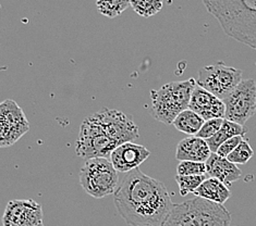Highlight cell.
<instances>
[{"label": "cell", "mask_w": 256, "mask_h": 226, "mask_svg": "<svg viewBox=\"0 0 256 226\" xmlns=\"http://www.w3.org/2000/svg\"><path fill=\"white\" fill-rule=\"evenodd\" d=\"M42 222V207L33 199L9 201L2 218L4 226H38Z\"/></svg>", "instance_id": "8fae6325"}, {"label": "cell", "mask_w": 256, "mask_h": 226, "mask_svg": "<svg viewBox=\"0 0 256 226\" xmlns=\"http://www.w3.org/2000/svg\"><path fill=\"white\" fill-rule=\"evenodd\" d=\"M212 152L207 140L198 136H188L184 138L176 146V159L179 161L206 162Z\"/></svg>", "instance_id": "5bb4252c"}, {"label": "cell", "mask_w": 256, "mask_h": 226, "mask_svg": "<svg viewBox=\"0 0 256 226\" xmlns=\"http://www.w3.org/2000/svg\"><path fill=\"white\" fill-rule=\"evenodd\" d=\"M206 163L180 161L176 167V175H207Z\"/></svg>", "instance_id": "603a6c76"}, {"label": "cell", "mask_w": 256, "mask_h": 226, "mask_svg": "<svg viewBox=\"0 0 256 226\" xmlns=\"http://www.w3.org/2000/svg\"><path fill=\"white\" fill-rule=\"evenodd\" d=\"M188 109L200 114L205 121L212 119H224L226 114L224 100L219 99L218 97L200 87V85H196L193 90Z\"/></svg>", "instance_id": "4fadbf2b"}, {"label": "cell", "mask_w": 256, "mask_h": 226, "mask_svg": "<svg viewBox=\"0 0 256 226\" xmlns=\"http://www.w3.org/2000/svg\"><path fill=\"white\" fill-rule=\"evenodd\" d=\"M198 83L194 78L164 84L160 89L150 90V112L164 124H172L178 115L188 109L192 93Z\"/></svg>", "instance_id": "277c9868"}, {"label": "cell", "mask_w": 256, "mask_h": 226, "mask_svg": "<svg viewBox=\"0 0 256 226\" xmlns=\"http://www.w3.org/2000/svg\"><path fill=\"white\" fill-rule=\"evenodd\" d=\"M132 9L140 16L150 17L162 9L164 0H130Z\"/></svg>", "instance_id": "ffe728a7"}, {"label": "cell", "mask_w": 256, "mask_h": 226, "mask_svg": "<svg viewBox=\"0 0 256 226\" xmlns=\"http://www.w3.org/2000/svg\"><path fill=\"white\" fill-rule=\"evenodd\" d=\"M38 226H44V224H40V225H38Z\"/></svg>", "instance_id": "484cf974"}, {"label": "cell", "mask_w": 256, "mask_h": 226, "mask_svg": "<svg viewBox=\"0 0 256 226\" xmlns=\"http://www.w3.org/2000/svg\"><path fill=\"white\" fill-rule=\"evenodd\" d=\"M224 119L244 125L256 112V82L253 78L243 79L224 99Z\"/></svg>", "instance_id": "ba28073f"}, {"label": "cell", "mask_w": 256, "mask_h": 226, "mask_svg": "<svg viewBox=\"0 0 256 226\" xmlns=\"http://www.w3.org/2000/svg\"><path fill=\"white\" fill-rule=\"evenodd\" d=\"M80 185L96 199L114 195L119 186V172L110 159L94 158L85 161L78 175Z\"/></svg>", "instance_id": "5b68a950"}, {"label": "cell", "mask_w": 256, "mask_h": 226, "mask_svg": "<svg viewBox=\"0 0 256 226\" xmlns=\"http://www.w3.org/2000/svg\"><path fill=\"white\" fill-rule=\"evenodd\" d=\"M207 175L212 179H217L224 183L226 185H231L240 179L242 172L236 167V164L230 162L227 158L212 154L206 162Z\"/></svg>", "instance_id": "9a60e30c"}, {"label": "cell", "mask_w": 256, "mask_h": 226, "mask_svg": "<svg viewBox=\"0 0 256 226\" xmlns=\"http://www.w3.org/2000/svg\"><path fill=\"white\" fill-rule=\"evenodd\" d=\"M206 179V175H176V182L179 186L181 196H186L196 192Z\"/></svg>", "instance_id": "44dd1931"}, {"label": "cell", "mask_w": 256, "mask_h": 226, "mask_svg": "<svg viewBox=\"0 0 256 226\" xmlns=\"http://www.w3.org/2000/svg\"><path fill=\"white\" fill-rule=\"evenodd\" d=\"M224 119H212L208 121H205V123L203 124L202 128H200V132L198 133V137L202 138V139H210L214 135L218 133V131L220 130V127L222 126Z\"/></svg>", "instance_id": "cb8c5ba5"}, {"label": "cell", "mask_w": 256, "mask_h": 226, "mask_svg": "<svg viewBox=\"0 0 256 226\" xmlns=\"http://www.w3.org/2000/svg\"><path fill=\"white\" fill-rule=\"evenodd\" d=\"M130 5V0H96L97 10L109 19L117 17Z\"/></svg>", "instance_id": "d6986e66"}, {"label": "cell", "mask_w": 256, "mask_h": 226, "mask_svg": "<svg viewBox=\"0 0 256 226\" xmlns=\"http://www.w3.org/2000/svg\"><path fill=\"white\" fill-rule=\"evenodd\" d=\"M231 215L224 205L194 197L174 205L162 226H230Z\"/></svg>", "instance_id": "3957f363"}, {"label": "cell", "mask_w": 256, "mask_h": 226, "mask_svg": "<svg viewBox=\"0 0 256 226\" xmlns=\"http://www.w3.org/2000/svg\"><path fill=\"white\" fill-rule=\"evenodd\" d=\"M242 81L241 70L218 61L215 64L206 65L200 70L196 83L224 100Z\"/></svg>", "instance_id": "52a82bcc"}, {"label": "cell", "mask_w": 256, "mask_h": 226, "mask_svg": "<svg viewBox=\"0 0 256 226\" xmlns=\"http://www.w3.org/2000/svg\"><path fill=\"white\" fill-rule=\"evenodd\" d=\"M243 139H244V136H236L234 138L227 140V142H224L220 146V147L218 148L216 154L220 157L227 158L231 154V152H232L238 147V146L240 145V143Z\"/></svg>", "instance_id": "d4e9b609"}, {"label": "cell", "mask_w": 256, "mask_h": 226, "mask_svg": "<svg viewBox=\"0 0 256 226\" xmlns=\"http://www.w3.org/2000/svg\"><path fill=\"white\" fill-rule=\"evenodd\" d=\"M194 195L195 197L210 200L215 204L224 205L231 197V192L224 183L217 179L208 177L196 189Z\"/></svg>", "instance_id": "2e32d148"}, {"label": "cell", "mask_w": 256, "mask_h": 226, "mask_svg": "<svg viewBox=\"0 0 256 226\" xmlns=\"http://www.w3.org/2000/svg\"><path fill=\"white\" fill-rule=\"evenodd\" d=\"M117 147L118 145L108 137L93 114L83 120L76 142V152L78 157L86 160L94 158L108 159Z\"/></svg>", "instance_id": "8992f818"}, {"label": "cell", "mask_w": 256, "mask_h": 226, "mask_svg": "<svg viewBox=\"0 0 256 226\" xmlns=\"http://www.w3.org/2000/svg\"><path fill=\"white\" fill-rule=\"evenodd\" d=\"M150 151L136 143H126L118 146L110 155V161L119 173H129L138 169L148 159Z\"/></svg>", "instance_id": "7c38bea8"}, {"label": "cell", "mask_w": 256, "mask_h": 226, "mask_svg": "<svg viewBox=\"0 0 256 226\" xmlns=\"http://www.w3.org/2000/svg\"><path fill=\"white\" fill-rule=\"evenodd\" d=\"M108 137L118 146L126 143H134L140 137L138 126L134 123L132 117L126 113L104 108L93 114Z\"/></svg>", "instance_id": "9c48e42d"}, {"label": "cell", "mask_w": 256, "mask_h": 226, "mask_svg": "<svg viewBox=\"0 0 256 226\" xmlns=\"http://www.w3.org/2000/svg\"><path fill=\"white\" fill-rule=\"evenodd\" d=\"M254 156V150L251 147V145L248 144V140L243 139L240 143V145L231 152V154L227 157L230 162L234 164H246Z\"/></svg>", "instance_id": "7402d4cb"}, {"label": "cell", "mask_w": 256, "mask_h": 226, "mask_svg": "<svg viewBox=\"0 0 256 226\" xmlns=\"http://www.w3.org/2000/svg\"><path fill=\"white\" fill-rule=\"evenodd\" d=\"M114 203L130 226H162L174 207L164 183L140 168L126 173L114 194Z\"/></svg>", "instance_id": "6da1fadb"}, {"label": "cell", "mask_w": 256, "mask_h": 226, "mask_svg": "<svg viewBox=\"0 0 256 226\" xmlns=\"http://www.w3.org/2000/svg\"><path fill=\"white\" fill-rule=\"evenodd\" d=\"M229 37L256 50V0H203Z\"/></svg>", "instance_id": "7a4b0ae2"}, {"label": "cell", "mask_w": 256, "mask_h": 226, "mask_svg": "<svg viewBox=\"0 0 256 226\" xmlns=\"http://www.w3.org/2000/svg\"><path fill=\"white\" fill-rule=\"evenodd\" d=\"M30 131L26 113L18 103L7 99L0 105V146L10 147Z\"/></svg>", "instance_id": "30bf717a"}, {"label": "cell", "mask_w": 256, "mask_h": 226, "mask_svg": "<svg viewBox=\"0 0 256 226\" xmlns=\"http://www.w3.org/2000/svg\"><path fill=\"white\" fill-rule=\"evenodd\" d=\"M204 123L205 120L200 114L191 109H186L174 119L172 125L181 133L190 136H196Z\"/></svg>", "instance_id": "ac0fdd59"}, {"label": "cell", "mask_w": 256, "mask_h": 226, "mask_svg": "<svg viewBox=\"0 0 256 226\" xmlns=\"http://www.w3.org/2000/svg\"><path fill=\"white\" fill-rule=\"evenodd\" d=\"M248 128L244 125L238 124L234 123V122H231L224 119L220 130L218 131L216 135H214L210 139H207V144H208L212 154H216L218 148L220 147L224 142H227V140L236 136H244Z\"/></svg>", "instance_id": "e0dca14e"}]
</instances>
